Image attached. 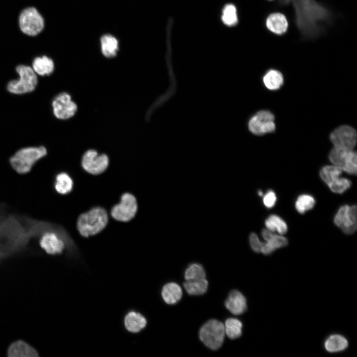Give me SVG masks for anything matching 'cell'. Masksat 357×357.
<instances>
[{
  "label": "cell",
  "instance_id": "7",
  "mask_svg": "<svg viewBox=\"0 0 357 357\" xmlns=\"http://www.w3.org/2000/svg\"><path fill=\"white\" fill-rule=\"evenodd\" d=\"M274 116L269 111H258L249 119L248 130L255 135H262L274 131L276 128Z\"/></svg>",
  "mask_w": 357,
  "mask_h": 357
},
{
  "label": "cell",
  "instance_id": "15",
  "mask_svg": "<svg viewBox=\"0 0 357 357\" xmlns=\"http://www.w3.org/2000/svg\"><path fill=\"white\" fill-rule=\"evenodd\" d=\"M264 239L267 241L264 243L261 252L267 255L271 254L277 248L285 246L288 240L285 237L273 234L271 231L264 229L262 232Z\"/></svg>",
  "mask_w": 357,
  "mask_h": 357
},
{
  "label": "cell",
  "instance_id": "30",
  "mask_svg": "<svg viewBox=\"0 0 357 357\" xmlns=\"http://www.w3.org/2000/svg\"><path fill=\"white\" fill-rule=\"evenodd\" d=\"M222 20L223 23L228 26H233L238 22L237 9L232 4H228L223 9Z\"/></svg>",
  "mask_w": 357,
  "mask_h": 357
},
{
  "label": "cell",
  "instance_id": "23",
  "mask_svg": "<svg viewBox=\"0 0 357 357\" xmlns=\"http://www.w3.org/2000/svg\"><path fill=\"white\" fill-rule=\"evenodd\" d=\"M262 81L265 86L270 90H277L284 83L282 73L276 69H270L264 75Z\"/></svg>",
  "mask_w": 357,
  "mask_h": 357
},
{
  "label": "cell",
  "instance_id": "13",
  "mask_svg": "<svg viewBox=\"0 0 357 357\" xmlns=\"http://www.w3.org/2000/svg\"><path fill=\"white\" fill-rule=\"evenodd\" d=\"M55 116L61 119L72 117L77 111V106L67 93L62 92L57 95L52 102Z\"/></svg>",
  "mask_w": 357,
  "mask_h": 357
},
{
  "label": "cell",
  "instance_id": "2",
  "mask_svg": "<svg viewBox=\"0 0 357 357\" xmlns=\"http://www.w3.org/2000/svg\"><path fill=\"white\" fill-rule=\"evenodd\" d=\"M298 27L306 36H314L321 30V24L329 19V11L315 0H292Z\"/></svg>",
  "mask_w": 357,
  "mask_h": 357
},
{
  "label": "cell",
  "instance_id": "34",
  "mask_svg": "<svg viewBox=\"0 0 357 357\" xmlns=\"http://www.w3.org/2000/svg\"><path fill=\"white\" fill-rule=\"evenodd\" d=\"M357 153L354 150H350L342 166L343 170L351 174L356 175L357 161Z\"/></svg>",
  "mask_w": 357,
  "mask_h": 357
},
{
  "label": "cell",
  "instance_id": "38",
  "mask_svg": "<svg viewBox=\"0 0 357 357\" xmlns=\"http://www.w3.org/2000/svg\"><path fill=\"white\" fill-rule=\"evenodd\" d=\"M262 194H263V193H262V192H261V191H258V194H259L260 196H262Z\"/></svg>",
  "mask_w": 357,
  "mask_h": 357
},
{
  "label": "cell",
  "instance_id": "31",
  "mask_svg": "<svg viewBox=\"0 0 357 357\" xmlns=\"http://www.w3.org/2000/svg\"><path fill=\"white\" fill-rule=\"evenodd\" d=\"M206 274L203 267L197 263L190 265L185 270L184 278L186 281H193L204 279Z\"/></svg>",
  "mask_w": 357,
  "mask_h": 357
},
{
  "label": "cell",
  "instance_id": "33",
  "mask_svg": "<svg viewBox=\"0 0 357 357\" xmlns=\"http://www.w3.org/2000/svg\"><path fill=\"white\" fill-rule=\"evenodd\" d=\"M350 151L334 147L330 152L329 160L334 165L342 167Z\"/></svg>",
  "mask_w": 357,
  "mask_h": 357
},
{
  "label": "cell",
  "instance_id": "6",
  "mask_svg": "<svg viewBox=\"0 0 357 357\" xmlns=\"http://www.w3.org/2000/svg\"><path fill=\"white\" fill-rule=\"evenodd\" d=\"M225 336L224 325L221 322L211 319L200 328L199 338L208 348L216 350L222 345Z\"/></svg>",
  "mask_w": 357,
  "mask_h": 357
},
{
  "label": "cell",
  "instance_id": "4",
  "mask_svg": "<svg viewBox=\"0 0 357 357\" xmlns=\"http://www.w3.org/2000/svg\"><path fill=\"white\" fill-rule=\"evenodd\" d=\"M47 154V149L43 146L22 148L10 158L9 163L16 173L26 174L30 172L36 163Z\"/></svg>",
  "mask_w": 357,
  "mask_h": 357
},
{
  "label": "cell",
  "instance_id": "25",
  "mask_svg": "<svg viewBox=\"0 0 357 357\" xmlns=\"http://www.w3.org/2000/svg\"><path fill=\"white\" fill-rule=\"evenodd\" d=\"M348 346L347 340L343 336L334 334L329 336L325 341L324 347L330 353H336L345 350Z\"/></svg>",
  "mask_w": 357,
  "mask_h": 357
},
{
  "label": "cell",
  "instance_id": "9",
  "mask_svg": "<svg viewBox=\"0 0 357 357\" xmlns=\"http://www.w3.org/2000/svg\"><path fill=\"white\" fill-rule=\"evenodd\" d=\"M19 23L21 30L29 36L38 34L44 27L43 18L34 7L24 9L20 13Z\"/></svg>",
  "mask_w": 357,
  "mask_h": 357
},
{
  "label": "cell",
  "instance_id": "17",
  "mask_svg": "<svg viewBox=\"0 0 357 357\" xmlns=\"http://www.w3.org/2000/svg\"><path fill=\"white\" fill-rule=\"evenodd\" d=\"M225 305L232 314L238 315L246 309V300L244 296L237 290L232 291L228 297Z\"/></svg>",
  "mask_w": 357,
  "mask_h": 357
},
{
  "label": "cell",
  "instance_id": "16",
  "mask_svg": "<svg viewBox=\"0 0 357 357\" xmlns=\"http://www.w3.org/2000/svg\"><path fill=\"white\" fill-rule=\"evenodd\" d=\"M7 355L9 357H37V350L27 342L19 340L12 343L8 348Z\"/></svg>",
  "mask_w": 357,
  "mask_h": 357
},
{
  "label": "cell",
  "instance_id": "37",
  "mask_svg": "<svg viewBox=\"0 0 357 357\" xmlns=\"http://www.w3.org/2000/svg\"><path fill=\"white\" fill-rule=\"evenodd\" d=\"M276 196L274 191L269 190L263 197V203L267 208L272 207L275 204Z\"/></svg>",
  "mask_w": 357,
  "mask_h": 357
},
{
  "label": "cell",
  "instance_id": "8",
  "mask_svg": "<svg viewBox=\"0 0 357 357\" xmlns=\"http://www.w3.org/2000/svg\"><path fill=\"white\" fill-rule=\"evenodd\" d=\"M137 209L136 198L132 194L126 192L121 195L119 203L113 207L111 215L118 221L127 222L135 217Z\"/></svg>",
  "mask_w": 357,
  "mask_h": 357
},
{
  "label": "cell",
  "instance_id": "32",
  "mask_svg": "<svg viewBox=\"0 0 357 357\" xmlns=\"http://www.w3.org/2000/svg\"><path fill=\"white\" fill-rule=\"evenodd\" d=\"M315 204L314 198L307 194L300 195L296 202V208L300 213L303 214L305 211L312 209Z\"/></svg>",
  "mask_w": 357,
  "mask_h": 357
},
{
  "label": "cell",
  "instance_id": "10",
  "mask_svg": "<svg viewBox=\"0 0 357 357\" xmlns=\"http://www.w3.org/2000/svg\"><path fill=\"white\" fill-rule=\"evenodd\" d=\"M357 138L356 129L348 125L338 127L330 135L334 147L348 150H353L356 145Z\"/></svg>",
  "mask_w": 357,
  "mask_h": 357
},
{
  "label": "cell",
  "instance_id": "14",
  "mask_svg": "<svg viewBox=\"0 0 357 357\" xmlns=\"http://www.w3.org/2000/svg\"><path fill=\"white\" fill-rule=\"evenodd\" d=\"M39 243L42 248L51 255L61 253L65 247L63 238L55 228L44 232L40 236Z\"/></svg>",
  "mask_w": 357,
  "mask_h": 357
},
{
  "label": "cell",
  "instance_id": "22",
  "mask_svg": "<svg viewBox=\"0 0 357 357\" xmlns=\"http://www.w3.org/2000/svg\"><path fill=\"white\" fill-rule=\"evenodd\" d=\"M54 67L53 60L45 56L37 57L33 61L32 68L37 75H49L53 72Z\"/></svg>",
  "mask_w": 357,
  "mask_h": 357
},
{
  "label": "cell",
  "instance_id": "20",
  "mask_svg": "<svg viewBox=\"0 0 357 357\" xmlns=\"http://www.w3.org/2000/svg\"><path fill=\"white\" fill-rule=\"evenodd\" d=\"M161 294L166 303L174 304L181 298L182 292L181 287L178 284L171 282L163 287Z\"/></svg>",
  "mask_w": 357,
  "mask_h": 357
},
{
  "label": "cell",
  "instance_id": "39",
  "mask_svg": "<svg viewBox=\"0 0 357 357\" xmlns=\"http://www.w3.org/2000/svg\"></svg>",
  "mask_w": 357,
  "mask_h": 357
},
{
  "label": "cell",
  "instance_id": "19",
  "mask_svg": "<svg viewBox=\"0 0 357 357\" xmlns=\"http://www.w3.org/2000/svg\"><path fill=\"white\" fill-rule=\"evenodd\" d=\"M266 26L268 29L277 35H282L288 28V22L286 17L280 12L270 14L266 18Z\"/></svg>",
  "mask_w": 357,
  "mask_h": 357
},
{
  "label": "cell",
  "instance_id": "27",
  "mask_svg": "<svg viewBox=\"0 0 357 357\" xmlns=\"http://www.w3.org/2000/svg\"><path fill=\"white\" fill-rule=\"evenodd\" d=\"M224 325L225 334L230 339H235L241 335L242 324L238 319L235 318H228Z\"/></svg>",
  "mask_w": 357,
  "mask_h": 357
},
{
  "label": "cell",
  "instance_id": "5",
  "mask_svg": "<svg viewBox=\"0 0 357 357\" xmlns=\"http://www.w3.org/2000/svg\"><path fill=\"white\" fill-rule=\"evenodd\" d=\"M16 71L19 77L8 83L7 90L14 94H23L34 91L38 83V78L32 67L19 65L16 67Z\"/></svg>",
  "mask_w": 357,
  "mask_h": 357
},
{
  "label": "cell",
  "instance_id": "11",
  "mask_svg": "<svg viewBox=\"0 0 357 357\" xmlns=\"http://www.w3.org/2000/svg\"><path fill=\"white\" fill-rule=\"evenodd\" d=\"M109 164L108 156L103 154H99L94 150L87 151L83 155L81 165L83 169L90 174L100 175L104 172Z\"/></svg>",
  "mask_w": 357,
  "mask_h": 357
},
{
  "label": "cell",
  "instance_id": "3",
  "mask_svg": "<svg viewBox=\"0 0 357 357\" xmlns=\"http://www.w3.org/2000/svg\"><path fill=\"white\" fill-rule=\"evenodd\" d=\"M108 222V215L102 207H94L79 215L77 221V228L84 237L94 236L101 232Z\"/></svg>",
  "mask_w": 357,
  "mask_h": 357
},
{
  "label": "cell",
  "instance_id": "28",
  "mask_svg": "<svg viewBox=\"0 0 357 357\" xmlns=\"http://www.w3.org/2000/svg\"><path fill=\"white\" fill-rule=\"evenodd\" d=\"M343 171L342 168L340 166H326L321 170L320 176L322 179L328 185L339 178Z\"/></svg>",
  "mask_w": 357,
  "mask_h": 357
},
{
  "label": "cell",
  "instance_id": "35",
  "mask_svg": "<svg viewBox=\"0 0 357 357\" xmlns=\"http://www.w3.org/2000/svg\"><path fill=\"white\" fill-rule=\"evenodd\" d=\"M351 185V182L345 178L340 177L328 184L330 189L334 192L342 193L348 189Z\"/></svg>",
  "mask_w": 357,
  "mask_h": 357
},
{
  "label": "cell",
  "instance_id": "26",
  "mask_svg": "<svg viewBox=\"0 0 357 357\" xmlns=\"http://www.w3.org/2000/svg\"><path fill=\"white\" fill-rule=\"evenodd\" d=\"M208 286L207 280L204 278L193 281H186L183 287L188 294L198 296L204 294L207 291Z\"/></svg>",
  "mask_w": 357,
  "mask_h": 357
},
{
  "label": "cell",
  "instance_id": "21",
  "mask_svg": "<svg viewBox=\"0 0 357 357\" xmlns=\"http://www.w3.org/2000/svg\"><path fill=\"white\" fill-rule=\"evenodd\" d=\"M146 320L144 316L133 311L128 313L124 319L125 328L132 333L139 332L146 326Z\"/></svg>",
  "mask_w": 357,
  "mask_h": 357
},
{
  "label": "cell",
  "instance_id": "24",
  "mask_svg": "<svg viewBox=\"0 0 357 357\" xmlns=\"http://www.w3.org/2000/svg\"><path fill=\"white\" fill-rule=\"evenodd\" d=\"M73 185V180L67 173L61 172L56 175L54 188L58 193L62 195L68 194L71 191Z\"/></svg>",
  "mask_w": 357,
  "mask_h": 357
},
{
  "label": "cell",
  "instance_id": "18",
  "mask_svg": "<svg viewBox=\"0 0 357 357\" xmlns=\"http://www.w3.org/2000/svg\"><path fill=\"white\" fill-rule=\"evenodd\" d=\"M100 45L102 54L107 58L115 57L119 49V40L110 33H106L101 36Z\"/></svg>",
  "mask_w": 357,
  "mask_h": 357
},
{
  "label": "cell",
  "instance_id": "36",
  "mask_svg": "<svg viewBox=\"0 0 357 357\" xmlns=\"http://www.w3.org/2000/svg\"><path fill=\"white\" fill-rule=\"evenodd\" d=\"M250 245L253 251L256 252H261V250L264 243L259 239L258 237L255 233H251L249 237Z\"/></svg>",
  "mask_w": 357,
  "mask_h": 357
},
{
  "label": "cell",
  "instance_id": "29",
  "mask_svg": "<svg viewBox=\"0 0 357 357\" xmlns=\"http://www.w3.org/2000/svg\"><path fill=\"white\" fill-rule=\"evenodd\" d=\"M267 229L271 232L277 231L280 235L285 234L287 231L286 223L279 216L270 215L265 221Z\"/></svg>",
  "mask_w": 357,
  "mask_h": 357
},
{
  "label": "cell",
  "instance_id": "1",
  "mask_svg": "<svg viewBox=\"0 0 357 357\" xmlns=\"http://www.w3.org/2000/svg\"><path fill=\"white\" fill-rule=\"evenodd\" d=\"M0 204V262L23 250L30 239L47 231L50 223L6 213Z\"/></svg>",
  "mask_w": 357,
  "mask_h": 357
},
{
  "label": "cell",
  "instance_id": "12",
  "mask_svg": "<svg viewBox=\"0 0 357 357\" xmlns=\"http://www.w3.org/2000/svg\"><path fill=\"white\" fill-rule=\"evenodd\" d=\"M357 206H342L334 218L335 224L346 234H352L357 229Z\"/></svg>",
  "mask_w": 357,
  "mask_h": 357
}]
</instances>
